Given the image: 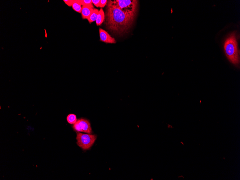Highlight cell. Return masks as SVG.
I'll return each mask as SVG.
<instances>
[{
    "label": "cell",
    "mask_w": 240,
    "mask_h": 180,
    "mask_svg": "<svg viewBox=\"0 0 240 180\" xmlns=\"http://www.w3.org/2000/svg\"><path fill=\"white\" fill-rule=\"evenodd\" d=\"M134 18L117 7L114 1H108L106 24L111 30L119 34L125 33L130 27Z\"/></svg>",
    "instance_id": "6da1fadb"
},
{
    "label": "cell",
    "mask_w": 240,
    "mask_h": 180,
    "mask_svg": "<svg viewBox=\"0 0 240 180\" xmlns=\"http://www.w3.org/2000/svg\"><path fill=\"white\" fill-rule=\"evenodd\" d=\"M226 55L230 62L234 65L239 64V53L235 32L231 33L226 40L224 44Z\"/></svg>",
    "instance_id": "7a4b0ae2"
},
{
    "label": "cell",
    "mask_w": 240,
    "mask_h": 180,
    "mask_svg": "<svg viewBox=\"0 0 240 180\" xmlns=\"http://www.w3.org/2000/svg\"><path fill=\"white\" fill-rule=\"evenodd\" d=\"M117 7L130 16H135L138 1L136 0H116L114 1Z\"/></svg>",
    "instance_id": "3957f363"
},
{
    "label": "cell",
    "mask_w": 240,
    "mask_h": 180,
    "mask_svg": "<svg viewBox=\"0 0 240 180\" xmlns=\"http://www.w3.org/2000/svg\"><path fill=\"white\" fill-rule=\"evenodd\" d=\"M97 136L90 134L77 133V144L84 150L90 149L97 140Z\"/></svg>",
    "instance_id": "277c9868"
},
{
    "label": "cell",
    "mask_w": 240,
    "mask_h": 180,
    "mask_svg": "<svg viewBox=\"0 0 240 180\" xmlns=\"http://www.w3.org/2000/svg\"><path fill=\"white\" fill-rule=\"evenodd\" d=\"M75 131L81 132L88 134L92 133L91 124L88 120L85 119H80L77 120L75 124L73 126Z\"/></svg>",
    "instance_id": "5b68a950"
},
{
    "label": "cell",
    "mask_w": 240,
    "mask_h": 180,
    "mask_svg": "<svg viewBox=\"0 0 240 180\" xmlns=\"http://www.w3.org/2000/svg\"><path fill=\"white\" fill-rule=\"evenodd\" d=\"M99 29L100 40L107 43H116V42L115 39L110 36L108 32L101 28H99Z\"/></svg>",
    "instance_id": "8992f818"
},
{
    "label": "cell",
    "mask_w": 240,
    "mask_h": 180,
    "mask_svg": "<svg viewBox=\"0 0 240 180\" xmlns=\"http://www.w3.org/2000/svg\"><path fill=\"white\" fill-rule=\"evenodd\" d=\"M95 8L93 5H84L81 13L83 19H87L89 17L94 11Z\"/></svg>",
    "instance_id": "52a82bcc"
},
{
    "label": "cell",
    "mask_w": 240,
    "mask_h": 180,
    "mask_svg": "<svg viewBox=\"0 0 240 180\" xmlns=\"http://www.w3.org/2000/svg\"><path fill=\"white\" fill-rule=\"evenodd\" d=\"M83 6L81 0H74L72 7L74 11L79 13H81Z\"/></svg>",
    "instance_id": "ba28073f"
},
{
    "label": "cell",
    "mask_w": 240,
    "mask_h": 180,
    "mask_svg": "<svg viewBox=\"0 0 240 180\" xmlns=\"http://www.w3.org/2000/svg\"><path fill=\"white\" fill-rule=\"evenodd\" d=\"M104 18H105V14L103 9H101L99 11L97 17L96 21L97 25V26L101 25L103 22Z\"/></svg>",
    "instance_id": "9c48e42d"
},
{
    "label": "cell",
    "mask_w": 240,
    "mask_h": 180,
    "mask_svg": "<svg viewBox=\"0 0 240 180\" xmlns=\"http://www.w3.org/2000/svg\"><path fill=\"white\" fill-rule=\"evenodd\" d=\"M99 11L98 9L95 8L94 11H93L92 13L91 14L89 17L87 18L90 23L95 21L97 20V15L99 13Z\"/></svg>",
    "instance_id": "30bf717a"
},
{
    "label": "cell",
    "mask_w": 240,
    "mask_h": 180,
    "mask_svg": "<svg viewBox=\"0 0 240 180\" xmlns=\"http://www.w3.org/2000/svg\"><path fill=\"white\" fill-rule=\"evenodd\" d=\"M67 121L70 124H75L77 121V117L74 114H70L68 116L67 118Z\"/></svg>",
    "instance_id": "8fae6325"
},
{
    "label": "cell",
    "mask_w": 240,
    "mask_h": 180,
    "mask_svg": "<svg viewBox=\"0 0 240 180\" xmlns=\"http://www.w3.org/2000/svg\"><path fill=\"white\" fill-rule=\"evenodd\" d=\"M81 2L83 6L93 5L91 0H81Z\"/></svg>",
    "instance_id": "7c38bea8"
},
{
    "label": "cell",
    "mask_w": 240,
    "mask_h": 180,
    "mask_svg": "<svg viewBox=\"0 0 240 180\" xmlns=\"http://www.w3.org/2000/svg\"><path fill=\"white\" fill-rule=\"evenodd\" d=\"M63 1L68 6L71 7L74 2V0H64Z\"/></svg>",
    "instance_id": "4fadbf2b"
},
{
    "label": "cell",
    "mask_w": 240,
    "mask_h": 180,
    "mask_svg": "<svg viewBox=\"0 0 240 180\" xmlns=\"http://www.w3.org/2000/svg\"><path fill=\"white\" fill-rule=\"evenodd\" d=\"M107 1H108L107 0H101L99 7L101 8L104 7L107 5Z\"/></svg>",
    "instance_id": "5bb4252c"
},
{
    "label": "cell",
    "mask_w": 240,
    "mask_h": 180,
    "mask_svg": "<svg viewBox=\"0 0 240 180\" xmlns=\"http://www.w3.org/2000/svg\"><path fill=\"white\" fill-rule=\"evenodd\" d=\"M100 0H92L93 3L95 5V6L99 7L100 6Z\"/></svg>",
    "instance_id": "9a60e30c"
},
{
    "label": "cell",
    "mask_w": 240,
    "mask_h": 180,
    "mask_svg": "<svg viewBox=\"0 0 240 180\" xmlns=\"http://www.w3.org/2000/svg\"><path fill=\"white\" fill-rule=\"evenodd\" d=\"M181 143H182V144L183 145H184V144H183V143L182 142H181Z\"/></svg>",
    "instance_id": "2e32d148"
}]
</instances>
